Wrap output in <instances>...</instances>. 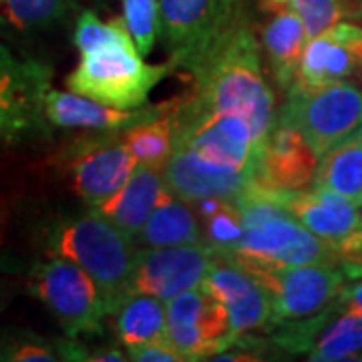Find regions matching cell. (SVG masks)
<instances>
[{
  "instance_id": "cell-34",
  "label": "cell",
  "mask_w": 362,
  "mask_h": 362,
  "mask_svg": "<svg viewBox=\"0 0 362 362\" xmlns=\"http://www.w3.org/2000/svg\"><path fill=\"white\" fill-rule=\"evenodd\" d=\"M340 302L344 304V308L356 310L362 314V276L361 280L346 284L340 292Z\"/></svg>"
},
{
  "instance_id": "cell-30",
  "label": "cell",
  "mask_w": 362,
  "mask_h": 362,
  "mask_svg": "<svg viewBox=\"0 0 362 362\" xmlns=\"http://www.w3.org/2000/svg\"><path fill=\"white\" fill-rule=\"evenodd\" d=\"M123 21L139 54L147 57L153 51L157 35L161 30L159 0H123Z\"/></svg>"
},
{
  "instance_id": "cell-20",
  "label": "cell",
  "mask_w": 362,
  "mask_h": 362,
  "mask_svg": "<svg viewBox=\"0 0 362 362\" xmlns=\"http://www.w3.org/2000/svg\"><path fill=\"white\" fill-rule=\"evenodd\" d=\"M354 73H362L361 61L344 40L338 39L332 30H326L306 42L294 85L318 89L344 81Z\"/></svg>"
},
{
  "instance_id": "cell-2",
  "label": "cell",
  "mask_w": 362,
  "mask_h": 362,
  "mask_svg": "<svg viewBox=\"0 0 362 362\" xmlns=\"http://www.w3.org/2000/svg\"><path fill=\"white\" fill-rule=\"evenodd\" d=\"M233 204L240 211L244 233L232 252L218 256L235 259L252 272L306 264L340 266L337 254L298 220L278 199L276 189L262 180Z\"/></svg>"
},
{
  "instance_id": "cell-10",
  "label": "cell",
  "mask_w": 362,
  "mask_h": 362,
  "mask_svg": "<svg viewBox=\"0 0 362 362\" xmlns=\"http://www.w3.org/2000/svg\"><path fill=\"white\" fill-rule=\"evenodd\" d=\"M73 192L93 209L115 195L137 168L123 133H99L69 147L61 159Z\"/></svg>"
},
{
  "instance_id": "cell-19",
  "label": "cell",
  "mask_w": 362,
  "mask_h": 362,
  "mask_svg": "<svg viewBox=\"0 0 362 362\" xmlns=\"http://www.w3.org/2000/svg\"><path fill=\"white\" fill-rule=\"evenodd\" d=\"M306 42V26L290 4L272 13V18L262 28V47L272 77L280 89L288 90L296 83L298 66Z\"/></svg>"
},
{
  "instance_id": "cell-32",
  "label": "cell",
  "mask_w": 362,
  "mask_h": 362,
  "mask_svg": "<svg viewBox=\"0 0 362 362\" xmlns=\"http://www.w3.org/2000/svg\"><path fill=\"white\" fill-rule=\"evenodd\" d=\"M290 6L306 26L308 40L330 30L346 16L344 0H290Z\"/></svg>"
},
{
  "instance_id": "cell-36",
  "label": "cell",
  "mask_w": 362,
  "mask_h": 362,
  "mask_svg": "<svg viewBox=\"0 0 362 362\" xmlns=\"http://www.w3.org/2000/svg\"><path fill=\"white\" fill-rule=\"evenodd\" d=\"M344 6H346V16L349 18L362 21V0H344Z\"/></svg>"
},
{
  "instance_id": "cell-15",
  "label": "cell",
  "mask_w": 362,
  "mask_h": 362,
  "mask_svg": "<svg viewBox=\"0 0 362 362\" xmlns=\"http://www.w3.org/2000/svg\"><path fill=\"white\" fill-rule=\"evenodd\" d=\"M204 288L221 302L230 316L232 342L238 337L270 324L272 298L258 274L226 256H216Z\"/></svg>"
},
{
  "instance_id": "cell-22",
  "label": "cell",
  "mask_w": 362,
  "mask_h": 362,
  "mask_svg": "<svg viewBox=\"0 0 362 362\" xmlns=\"http://www.w3.org/2000/svg\"><path fill=\"white\" fill-rule=\"evenodd\" d=\"M111 316L117 338L127 350L168 338V304L151 294H131Z\"/></svg>"
},
{
  "instance_id": "cell-4",
  "label": "cell",
  "mask_w": 362,
  "mask_h": 362,
  "mask_svg": "<svg viewBox=\"0 0 362 362\" xmlns=\"http://www.w3.org/2000/svg\"><path fill=\"white\" fill-rule=\"evenodd\" d=\"M173 73L169 65H149L135 47L111 45L81 57L66 77L73 93L117 109H137L147 103L151 90Z\"/></svg>"
},
{
  "instance_id": "cell-27",
  "label": "cell",
  "mask_w": 362,
  "mask_h": 362,
  "mask_svg": "<svg viewBox=\"0 0 362 362\" xmlns=\"http://www.w3.org/2000/svg\"><path fill=\"white\" fill-rule=\"evenodd\" d=\"M173 107H175V99L168 113L123 131V141L129 145L137 163L153 165L157 169L165 168V163L175 149Z\"/></svg>"
},
{
  "instance_id": "cell-17",
  "label": "cell",
  "mask_w": 362,
  "mask_h": 362,
  "mask_svg": "<svg viewBox=\"0 0 362 362\" xmlns=\"http://www.w3.org/2000/svg\"><path fill=\"white\" fill-rule=\"evenodd\" d=\"M318 161L296 127L276 121L259 159V180L276 189H306L314 181Z\"/></svg>"
},
{
  "instance_id": "cell-9",
  "label": "cell",
  "mask_w": 362,
  "mask_h": 362,
  "mask_svg": "<svg viewBox=\"0 0 362 362\" xmlns=\"http://www.w3.org/2000/svg\"><path fill=\"white\" fill-rule=\"evenodd\" d=\"M276 195L337 254L349 278L362 276V211L358 204L316 187L276 189Z\"/></svg>"
},
{
  "instance_id": "cell-24",
  "label": "cell",
  "mask_w": 362,
  "mask_h": 362,
  "mask_svg": "<svg viewBox=\"0 0 362 362\" xmlns=\"http://www.w3.org/2000/svg\"><path fill=\"white\" fill-rule=\"evenodd\" d=\"M220 0H159L161 30L171 52L169 61L192 49L211 23Z\"/></svg>"
},
{
  "instance_id": "cell-18",
  "label": "cell",
  "mask_w": 362,
  "mask_h": 362,
  "mask_svg": "<svg viewBox=\"0 0 362 362\" xmlns=\"http://www.w3.org/2000/svg\"><path fill=\"white\" fill-rule=\"evenodd\" d=\"M169 194L171 192L163 180V169L137 163L125 185L101 206L93 209H97L107 220L113 221L121 232H125L137 242L143 226L151 218L153 209Z\"/></svg>"
},
{
  "instance_id": "cell-21",
  "label": "cell",
  "mask_w": 362,
  "mask_h": 362,
  "mask_svg": "<svg viewBox=\"0 0 362 362\" xmlns=\"http://www.w3.org/2000/svg\"><path fill=\"white\" fill-rule=\"evenodd\" d=\"M137 242L145 247L199 244L204 242V228L192 204L169 194L153 209Z\"/></svg>"
},
{
  "instance_id": "cell-23",
  "label": "cell",
  "mask_w": 362,
  "mask_h": 362,
  "mask_svg": "<svg viewBox=\"0 0 362 362\" xmlns=\"http://www.w3.org/2000/svg\"><path fill=\"white\" fill-rule=\"evenodd\" d=\"M312 187L342 195L362 206V127L320 157Z\"/></svg>"
},
{
  "instance_id": "cell-13",
  "label": "cell",
  "mask_w": 362,
  "mask_h": 362,
  "mask_svg": "<svg viewBox=\"0 0 362 362\" xmlns=\"http://www.w3.org/2000/svg\"><path fill=\"white\" fill-rule=\"evenodd\" d=\"M216 250L199 244L139 247L129 284L131 294H151L163 302L204 284L216 262Z\"/></svg>"
},
{
  "instance_id": "cell-26",
  "label": "cell",
  "mask_w": 362,
  "mask_h": 362,
  "mask_svg": "<svg viewBox=\"0 0 362 362\" xmlns=\"http://www.w3.org/2000/svg\"><path fill=\"white\" fill-rule=\"evenodd\" d=\"M314 362L362 361V314L340 306L308 352Z\"/></svg>"
},
{
  "instance_id": "cell-1",
  "label": "cell",
  "mask_w": 362,
  "mask_h": 362,
  "mask_svg": "<svg viewBox=\"0 0 362 362\" xmlns=\"http://www.w3.org/2000/svg\"><path fill=\"white\" fill-rule=\"evenodd\" d=\"M169 65L189 78L192 90L183 95L189 103L244 117L264 153L276 125L274 90L262 71L259 40L244 0H220L206 33Z\"/></svg>"
},
{
  "instance_id": "cell-29",
  "label": "cell",
  "mask_w": 362,
  "mask_h": 362,
  "mask_svg": "<svg viewBox=\"0 0 362 362\" xmlns=\"http://www.w3.org/2000/svg\"><path fill=\"white\" fill-rule=\"evenodd\" d=\"M73 42H75V47L81 54L95 52L99 49H105V47H111V45L135 47L123 16L103 23L97 14L90 13V11H83L78 14L75 33H73Z\"/></svg>"
},
{
  "instance_id": "cell-14",
  "label": "cell",
  "mask_w": 362,
  "mask_h": 362,
  "mask_svg": "<svg viewBox=\"0 0 362 362\" xmlns=\"http://www.w3.org/2000/svg\"><path fill=\"white\" fill-rule=\"evenodd\" d=\"M163 180L171 194L187 204L206 197L235 202L259 181L258 173L206 159L187 147H175L163 168Z\"/></svg>"
},
{
  "instance_id": "cell-7",
  "label": "cell",
  "mask_w": 362,
  "mask_h": 362,
  "mask_svg": "<svg viewBox=\"0 0 362 362\" xmlns=\"http://www.w3.org/2000/svg\"><path fill=\"white\" fill-rule=\"evenodd\" d=\"M175 147H187L206 159L223 165L247 169L259 175L262 147L246 119L235 113L209 111L175 99Z\"/></svg>"
},
{
  "instance_id": "cell-11",
  "label": "cell",
  "mask_w": 362,
  "mask_h": 362,
  "mask_svg": "<svg viewBox=\"0 0 362 362\" xmlns=\"http://www.w3.org/2000/svg\"><path fill=\"white\" fill-rule=\"evenodd\" d=\"M272 298L270 328L310 318L337 302L346 286V272L338 264H306L254 272Z\"/></svg>"
},
{
  "instance_id": "cell-6",
  "label": "cell",
  "mask_w": 362,
  "mask_h": 362,
  "mask_svg": "<svg viewBox=\"0 0 362 362\" xmlns=\"http://www.w3.org/2000/svg\"><path fill=\"white\" fill-rule=\"evenodd\" d=\"M30 290L66 337L101 334L109 306L103 290L81 266L57 256L39 262L30 272Z\"/></svg>"
},
{
  "instance_id": "cell-28",
  "label": "cell",
  "mask_w": 362,
  "mask_h": 362,
  "mask_svg": "<svg viewBox=\"0 0 362 362\" xmlns=\"http://www.w3.org/2000/svg\"><path fill=\"white\" fill-rule=\"evenodd\" d=\"M204 228V242L216 250V254H228L242 240L244 226L238 206L220 197H206L192 204Z\"/></svg>"
},
{
  "instance_id": "cell-3",
  "label": "cell",
  "mask_w": 362,
  "mask_h": 362,
  "mask_svg": "<svg viewBox=\"0 0 362 362\" xmlns=\"http://www.w3.org/2000/svg\"><path fill=\"white\" fill-rule=\"evenodd\" d=\"M42 246L57 258L81 266L103 290L109 316L129 296L139 247L97 209L61 216L42 230Z\"/></svg>"
},
{
  "instance_id": "cell-31",
  "label": "cell",
  "mask_w": 362,
  "mask_h": 362,
  "mask_svg": "<svg viewBox=\"0 0 362 362\" xmlns=\"http://www.w3.org/2000/svg\"><path fill=\"white\" fill-rule=\"evenodd\" d=\"M0 361L54 362L61 361V356L54 340L16 330L11 337L0 338Z\"/></svg>"
},
{
  "instance_id": "cell-16",
  "label": "cell",
  "mask_w": 362,
  "mask_h": 362,
  "mask_svg": "<svg viewBox=\"0 0 362 362\" xmlns=\"http://www.w3.org/2000/svg\"><path fill=\"white\" fill-rule=\"evenodd\" d=\"M171 101L157 105H143L137 109H117L111 105L99 103L90 97L78 93L49 89L45 99V113L52 127L63 129H85L95 133H123L145 121L168 113Z\"/></svg>"
},
{
  "instance_id": "cell-33",
  "label": "cell",
  "mask_w": 362,
  "mask_h": 362,
  "mask_svg": "<svg viewBox=\"0 0 362 362\" xmlns=\"http://www.w3.org/2000/svg\"><path fill=\"white\" fill-rule=\"evenodd\" d=\"M127 354H129V361L137 362H185L180 350L175 349L168 338L127 350Z\"/></svg>"
},
{
  "instance_id": "cell-8",
  "label": "cell",
  "mask_w": 362,
  "mask_h": 362,
  "mask_svg": "<svg viewBox=\"0 0 362 362\" xmlns=\"http://www.w3.org/2000/svg\"><path fill=\"white\" fill-rule=\"evenodd\" d=\"M51 77V66L18 57L0 42V141L21 143L49 135L45 99Z\"/></svg>"
},
{
  "instance_id": "cell-37",
  "label": "cell",
  "mask_w": 362,
  "mask_h": 362,
  "mask_svg": "<svg viewBox=\"0 0 362 362\" xmlns=\"http://www.w3.org/2000/svg\"><path fill=\"white\" fill-rule=\"evenodd\" d=\"M288 4H290V0H262V6L266 11H270V13H276V11L284 8Z\"/></svg>"
},
{
  "instance_id": "cell-25",
  "label": "cell",
  "mask_w": 362,
  "mask_h": 362,
  "mask_svg": "<svg viewBox=\"0 0 362 362\" xmlns=\"http://www.w3.org/2000/svg\"><path fill=\"white\" fill-rule=\"evenodd\" d=\"M73 0H0V37H25L65 23Z\"/></svg>"
},
{
  "instance_id": "cell-5",
  "label": "cell",
  "mask_w": 362,
  "mask_h": 362,
  "mask_svg": "<svg viewBox=\"0 0 362 362\" xmlns=\"http://www.w3.org/2000/svg\"><path fill=\"white\" fill-rule=\"evenodd\" d=\"M276 121L296 127L320 159L362 127V90L346 81L318 89L292 85Z\"/></svg>"
},
{
  "instance_id": "cell-12",
  "label": "cell",
  "mask_w": 362,
  "mask_h": 362,
  "mask_svg": "<svg viewBox=\"0 0 362 362\" xmlns=\"http://www.w3.org/2000/svg\"><path fill=\"white\" fill-rule=\"evenodd\" d=\"M165 304L168 340L185 362L209 361L232 344L230 316L207 288H192Z\"/></svg>"
},
{
  "instance_id": "cell-35",
  "label": "cell",
  "mask_w": 362,
  "mask_h": 362,
  "mask_svg": "<svg viewBox=\"0 0 362 362\" xmlns=\"http://www.w3.org/2000/svg\"><path fill=\"white\" fill-rule=\"evenodd\" d=\"M89 361H113V362H125L129 361V356H125L123 352L115 346H105V349H97L90 352Z\"/></svg>"
}]
</instances>
